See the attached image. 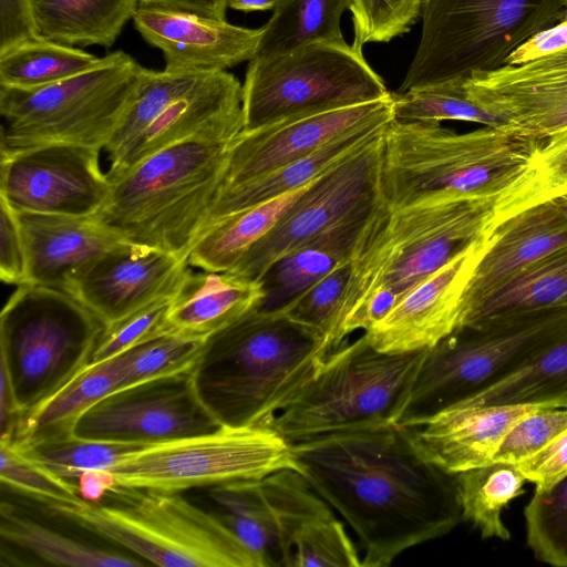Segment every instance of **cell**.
I'll return each instance as SVG.
<instances>
[{
	"instance_id": "6da1fadb",
	"label": "cell",
	"mask_w": 567,
	"mask_h": 567,
	"mask_svg": "<svg viewBox=\"0 0 567 567\" xmlns=\"http://www.w3.org/2000/svg\"><path fill=\"white\" fill-rule=\"evenodd\" d=\"M291 446L299 473L357 536L362 567L390 566L463 522L454 475L426 460L405 425H365Z\"/></svg>"
},
{
	"instance_id": "7a4b0ae2",
	"label": "cell",
	"mask_w": 567,
	"mask_h": 567,
	"mask_svg": "<svg viewBox=\"0 0 567 567\" xmlns=\"http://www.w3.org/2000/svg\"><path fill=\"white\" fill-rule=\"evenodd\" d=\"M494 207L487 199L441 198L389 208L380 199L351 255L328 341L331 351L382 319L420 282L480 240Z\"/></svg>"
},
{
	"instance_id": "3957f363",
	"label": "cell",
	"mask_w": 567,
	"mask_h": 567,
	"mask_svg": "<svg viewBox=\"0 0 567 567\" xmlns=\"http://www.w3.org/2000/svg\"><path fill=\"white\" fill-rule=\"evenodd\" d=\"M331 350L282 311L255 309L210 334L192 368L197 395L221 426H271Z\"/></svg>"
},
{
	"instance_id": "277c9868",
	"label": "cell",
	"mask_w": 567,
	"mask_h": 567,
	"mask_svg": "<svg viewBox=\"0 0 567 567\" xmlns=\"http://www.w3.org/2000/svg\"><path fill=\"white\" fill-rule=\"evenodd\" d=\"M543 141L489 126L457 133L439 122L393 118L382 136L381 200L389 208L441 198L496 205L517 186Z\"/></svg>"
},
{
	"instance_id": "5b68a950",
	"label": "cell",
	"mask_w": 567,
	"mask_h": 567,
	"mask_svg": "<svg viewBox=\"0 0 567 567\" xmlns=\"http://www.w3.org/2000/svg\"><path fill=\"white\" fill-rule=\"evenodd\" d=\"M231 142L190 138L143 158L110 182L94 218L124 243L188 261L223 188Z\"/></svg>"
},
{
	"instance_id": "8992f818",
	"label": "cell",
	"mask_w": 567,
	"mask_h": 567,
	"mask_svg": "<svg viewBox=\"0 0 567 567\" xmlns=\"http://www.w3.org/2000/svg\"><path fill=\"white\" fill-rule=\"evenodd\" d=\"M567 334V307L498 315L456 327L426 350L395 423L414 426L499 382Z\"/></svg>"
},
{
	"instance_id": "52a82bcc",
	"label": "cell",
	"mask_w": 567,
	"mask_h": 567,
	"mask_svg": "<svg viewBox=\"0 0 567 567\" xmlns=\"http://www.w3.org/2000/svg\"><path fill=\"white\" fill-rule=\"evenodd\" d=\"M117 505H52V514L163 567H257L216 513L179 493L121 488Z\"/></svg>"
},
{
	"instance_id": "ba28073f",
	"label": "cell",
	"mask_w": 567,
	"mask_h": 567,
	"mask_svg": "<svg viewBox=\"0 0 567 567\" xmlns=\"http://www.w3.org/2000/svg\"><path fill=\"white\" fill-rule=\"evenodd\" d=\"M104 324L72 295L18 286L0 315V375L22 416L92 360Z\"/></svg>"
},
{
	"instance_id": "9c48e42d",
	"label": "cell",
	"mask_w": 567,
	"mask_h": 567,
	"mask_svg": "<svg viewBox=\"0 0 567 567\" xmlns=\"http://www.w3.org/2000/svg\"><path fill=\"white\" fill-rule=\"evenodd\" d=\"M564 12V0H422L421 39L399 92L501 68Z\"/></svg>"
},
{
	"instance_id": "30bf717a",
	"label": "cell",
	"mask_w": 567,
	"mask_h": 567,
	"mask_svg": "<svg viewBox=\"0 0 567 567\" xmlns=\"http://www.w3.org/2000/svg\"><path fill=\"white\" fill-rule=\"evenodd\" d=\"M427 349L383 352L364 333L346 341L328 355L271 427L295 444L354 427L395 423Z\"/></svg>"
},
{
	"instance_id": "8fae6325",
	"label": "cell",
	"mask_w": 567,
	"mask_h": 567,
	"mask_svg": "<svg viewBox=\"0 0 567 567\" xmlns=\"http://www.w3.org/2000/svg\"><path fill=\"white\" fill-rule=\"evenodd\" d=\"M142 68L127 53L115 51L95 68L50 85H0L1 153L52 143L105 148Z\"/></svg>"
},
{
	"instance_id": "7c38bea8",
	"label": "cell",
	"mask_w": 567,
	"mask_h": 567,
	"mask_svg": "<svg viewBox=\"0 0 567 567\" xmlns=\"http://www.w3.org/2000/svg\"><path fill=\"white\" fill-rule=\"evenodd\" d=\"M390 96L362 50L347 42H316L249 61L243 84V131Z\"/></svg>"
},
{
	"instance_id": "4fadbf2b",
	"label": "cell",
	"mask_w": 567,
	"mask_h": 567,
	"mask_svg": "<svg viewBox=\"0 0 567 567\" xmlns=\"http://www.w3.org/2000/svg\"><path fill=\"white\" fill-rule=\"evenodd\" d=\"M298 471L292 446L271 426L227 427L124 453L110 468L117 487L181 493L274 472ZM299 472V471H298Z\"/></svg>"
},
{
	"instance_id": "5bb4252c",
	"label": "cell",
	"mask_w": 567,
	"mask_h": 567,
	"mask_svg": "<svg viewBox=\"0 0 567 567\" xmlns=\"http://www.w3.org/2000/svg\"><path fill=\"white\" fill-rule=\"evenodd\" d=\"M383 132L320 174L231 272L260 281L281 257L349 220L369 215L381 199Z\"/></svg>"
},
{
	"instance_id": "9a60e30c",
	"label": "cell",
	"mask_w": 567,
	"mask_h": 567,
	"mask_svg": "<svg viewBox=\"0 0 567 567\" xmlns=\"http://www.w3.org/2000/svg\"><path fill=\"white\" fill-rule=\"evenodd\" d=\"M216 515L257 567H293V543L310 519L332 512L296 470L210 487Z\"/></svg>"
},
{
	"instance_id": "2e32d148",
	"label": "cell",
	"mask_w": 567,
	"mask_h": 567,
	"mask_svg": "<svg viewBox=\"0 0 567 567\" xmlns=\"http://www.w3.org/2000/svg\"><path fill=\"white\" fill-rule=\"evenodd\" d=\"M220 426L199 400L190 369L111 392L83 413L73 436L141 447Z\"/></svg>"
},
{
	"instance_id": "e0dca14e",
	"label": "cell",
	"mask_w": 567,
	"mask_h": 567,
	"mask_svg": "<svg viewBox=\"0 0 567 567\" xmlns=\"http://www.w3.org/2000/svg\"><path fill=\"white\" fill-rule=\"evenodd\" d=\"M100 152L52 143L1 153L0 198L16 212L95 217L111 187Z\"/></svg>"
},
{
	"instance_id": "ac0fdd59",
	"label": "cell",
	"mask_w": 567,
	"mask_h": 567,
	"mask_svg": "<svg viewBox=\"0 0 567 567\" xmlns=\"http://www.w3.org/2000/svg\"><path fill=\"white\" fill-rule=\"evenodd\" d=\"M464 85L508 131L546 140L567 128V47L539 58L471 75Z\"/></svg>"
},
{
	"instance_id": "d6986e66",
	"label": "cell",
	"mask_w": 567,
	"mask_h": 567,
	"mask_svg": "<svg viewBox=\"0 0 567 567\" xmlns=\"http://www.w3.org/2000/svg\"><path fill=\"white\" fill-rule=\"evenodd\" d=\"M394 118L390 97L241 131L230 143L223 189L262 177L365 124Z\"/></svg>"
},
{
	"instance_id": "ffe728a7",
	"label": "cell",
	"mask_w": 567,
	"mask_h": 567,
	"mask_svg": "<svg viewBox=\"0 0 567 567\" xmlns=\"http://www.w3.org/2000/svg\"><path fill=\"white\" fill-rule=\"evenodd\" d=\"M244 128L243 85L226 71L209 73L166 105L137 135L107 152L109 182L143 158L190 138L233 141Z\"/></svg>"
},
{
	"instance_id": "44dd1931",
	"label": "cell",
	"mask_w": 567,
	"mask_h": 567,
	"mask_svg": "<svg viewBox=\"0 0 567 567\" xmlns=\"http://www.w3.org/2000/svg\"><path fill=\"white\" fill-rule=\"evenodd\" d=\"M188 261L162 250L123 243L100 257L70 295L109 326L144 306L173 296Z\"/></svg>"
},
{
	"instance_id": "7402d4cb",
	"label": "cell",
	"mask_w": 567,
	"mask_h": 567,
	"mask_svg": "<svg viewBox=\"0 0 567 567\" xmlns=\"http://www.w3.org/2000/svg\"><path fill=\"white\" fill-rule=\"evenodd\" d=\"M143 39L159 49L171 72H219L250 61L262 27L249 29L194 12L138 4L133 17Z\"/></svg>"
},
{
	"instance_id": "603a6c76",
	"label": "cell",
	"mask_w": 567,
	"mask_h": 567,
	"mask_svg": "<svg viewBox=\"0 0 567 567\" xmlns=\"http://www.w3.org/2000/svg\"><path fill=\"white\" fill-rule=\"evenodd\" d=\"M565 246L567 219L555 198L489 226L462 297L458 323L529 265Z\"/></svg>"
},
{
	"instance_id": "cb8c5ba5",
	"label": "cell",
	"mask_w": 567,
	"mask_h": 567,
	"mask_svg": "<svg viewBox=\"0 0 567 567\" xmlns=\"http://www.w3.org/2000/svg\"><path fill=\"white\" fill-rule=\"evenodd\" d=\"M482 238L420 282L363 331L368 341L379 351L410 352L431 348L450 334L457 327L462 297Z\"/></svg>"
},
{
	"instance_id": "d4e9b609",
	"label": "cell",
	"mask_w": 567,
	"mask_h": 567,
	"mask_svg": "<svg viewBox=\"0 0 567 567\" xmlns=\"http://www.w3.org/2000/svg\"><path fill=\"white\" fill-rule=\"evenodd\" d=\"M547 404L480 405L457 402L410 429L420 452L450 475L494 462L511 427Z\"/></svg>"
},
{
	"instance_id": "484cf974",
	"label": "cell",
	"mask_w": 567,
	"mask_h": 567,
	"mask_svg": "<svg viewBox=\"0 0 567 567\" xmlns=\"http://www.w3.org/2000/svg\"><path fill=\"white\" fill-rule=\"evenodd\" d=\"M16 213L25 250V284L71 293L100 257L124 243L94 217Z\"/></svg>"
},
{
	"instance_id": "4316f807",
	"label": "cell",
	"mask_w": 567,
	"mask_h": 567,
	"mask_svg": "<svg viewBox=\"0 0 567 567\" xmlns=\"http://www.w3.org/2000/svg\"><path fill=\"white\" fill-rule=\"evenodd\" d=\"M264 293L261 281L231 271L189 269L172 297L168 330L206 339L258 309Z\"/></svg>"
},
{
	"instance_id": "83f0119b",
	"label": "cell",
	"mask_w": 567,
	"mask_h": 567,
	"mask_svg": "<svg viewBox=\"0 0 567 567\" xmlns=\"http://www.w3.org/2000/svg\"><path fill=\"white\" fill-rule=\"evenodd\" d=\"M123 371L124 352L107 360L90 362L60 390L22 416L10 443L29 447L72 437L83 413L120 389Z\"/></svg>"
},
{
	"instance_id": "f1b7e54d",
	"label": "cell",
	"mask_w": 567,
	"mask_h": 567,
	"mask_svg": "<svg viewBox=\"0 0 567 567\" xmlns=\"http://www.w3.org/2000/svg\"><path fill=\"white\" fill-rule=\"evenodd\" d=\"M391 121H377L354 128L313 153L262 177L220 190L204 230L225 216L258 206L306 186L332 165L374 140Z\"/></svg>"
},
{
	"instance_id": "f546056e",
	"label": "cell",
	"mask_w": 567,
	"mask_h": 567,
	"mask_svg": "<svg viewBox=\"0 0 567 567\" xmlns=\"http://www.w3.org/2000/svg\"><path fill=\"white\" fill-rule=\"evenodd\" d=\"M370 214L349 220L278 259L260 279L265 293L258 309H284L337 266L350 260Z\"/></svg>"
},
{
	"instance_id": "4dcf8cb0",
	"label": "cell",
	"mask_w": 567,
	"mask_h": 567,
	"mask_svg": "<svg viewBox=\"0 0 567 567\" xmlns=\"http://www.w3.org/2000/svg\"><path fill=\"white\" fill-rule=\"evenodd\" d=\"M140 0H31L40 38L66 45L111 48Z\"/></svg>"
},
{
	"instance_id": "1f68e13d",
	"label": "cell",
	"mask_w": 567,
	"mask_h": 567,
	"mask_svg": "<svg viewBox=\"0 0 567 567\" xmlns=\"http://www.w3.org/2000/svg\"><path fill=\"white\" fill-rule=\"evenodd\" d=\"M312 182L272 200L225 216L208 226L193 246L188 265L207 271H231Z\"/></svg>"
},
{
	"instance_id": "d6a6232c",
	"label": "cell",
	"mask_w": 567,
	"mask_h": 567,
	"mask_svg": "<svg viewBox=\"0 0 567 567\" xmlns=\"http://www.w3.org/2000/svg\"><path fill=\"white\" fill-rule=\"evenodd\" d=\"M350 0H279L262 27L252 59L289 53L316 42L344 43L341 17Z\"/></svg>"
},
{
	"instance_id": "836d02e7",
	"label": "cell",
	"mask_w": 567,
	"mask_h": 567,
	"mask_svg": "<svg viewBox=\"0 0 567 567\" xmlns=\"http://www.w3.org/2000/svg\"><path fill=\"white\" fill-rule=\"evenodd\" d=\"M563 307H567V246L529 265L471 310L458 326L498 315Z\"/></svg>"
},
{
	"instance_id": "e575fe53",
	"label": "cell",
	"mask_w": 567,
	"mask_h": 567,
	"mask_svg": "<svg viewBox=\"0 0 567 567\" xmlns=\"http://www.w3.org/2000/svg\"><path fill=\"white\" fill-rule=\"evenodd\" d=\"M463 520L480 530L482 538L509 540L502 519L503 508L525 493V476L514 465L493 462L454 475Z\"/></svg>"
},
{
	"instance_id": "d590c367",
	"label": "cell",
	"mask_w": 567,
	"mask_h": 567,
	"mask_svg": "<svg viewBox=\"0 0 567 567\" xmlns=\"http://www.w3.org/2000/svg\"><path fill=\"white\" fill-rule=\"evenodd\" d=\"M0 534L3 543L22 548L43 563L72 567H131L142 560L73 539L1 505Z\"/></svg>"
},
{
	"instance_id": "8d00e7d4",
	"label": "cell",
	"mask_w": 567,
	"mask_h": 567,
	"mask_svg": "<svg viewBox=\"0 0 567 567\" xmlns=\"http://www.w3.org/2000/svg\"><path fill=\"white\" fill-rule=\"evenodd\" d=\"M460 402L547 404L567 409V334L515 373Z\"/></svg>"
},
{
	"instance_id": "74e56055",
	"label": "cell",
	"mask_w": 567,
	"mask_h": 567,
	"mask_svg": "<svg viewBox=\"0 0 567 567\" xmlns=\"http://www.w3.org/2000/svg\"><path fill=\"white\" fill-rule=\"evenodd\" d=\"M101 62L102 58L81 49L37 38L0 54V85L37 89L86 72Z\"/></svg>"
},
{
	"instance_id": "f35d334b",
	"label": "cell",
	"mask_w": 567,
	"mask_h": 567,
	"mask_svg": "<svg viewBox=\"0 0 567 567\" xmlns=\"http://www.w3.org/2000/svg\"><path fill=\"white\" fill-rule=\"evenodd\" d=\"M464 82L449 81L392 93L394 118L439 123L455 120L508 130V123L502 116L484 109L468 95Z\"/></svg>"
},
{
	"instance_id": "ab89813d",
	"label": "cell",
	"mask_w": 567,
	"mask_h": 567,
	"mask_svg": "<svg viewBox=\"0 0 567 567\" xmlns=\"http://www.w3.org/2000/svg\"><path fill=\"white\" fill-rule=\"evenodd\" d=\"M567 195V128L542 142L517 186L494 207L492 224L528 206Z\"/></svg>"
},
{
	"instance_id": "60d3db41",
	"label": "cell",
	"mask_w": 567,
	"mask_h": 567,
	"mask_svg": "<svg viewBox=\"0 0 567 567\" xmlns=\"http://www.w3.org/2000/svg\"><path fill=\"white\" fill-rule=\"evenodd\" d=\"M527 545L543 563L567 567V476L535 491L524 509Z\"/></svg>"
},
{
	"instance_id": "b9f144b4",
	"label": "cell",
	"mask_w": 567,
	"mask_h": 567,
	"mask_svg": "<svg viewBox=\"0 0 567 567\" xmlns=\"http://www.w3.org/2000/svg\"><path fill=\"white\" fill-rule=\"evenodd\" d=\"M205 339L164 331L124 351L121 388L188 371L195 364Z\"/></svg>"
},
{
	"instance_id": "7bdbcfd3",
	"label": "cell",
	"mask_w": 567,
	"mask_h": 567,
	"mask_svg": "<svg viewBox=\"0 0 567 567\" xmlns=\"http://www.w3.org/2000/svg\"><path fill=\"white\" fill-rule=\"evenodd\" d=\"M138 446L72 436L62 441L19 449L33 462L74 483L83 471L110 470L124 453Z\"/></svg>"
},
{
	"instance_id": "ee69618b",
	"label": "cell",
	"mask_w": 567,
	"mask_h": 567,
	"mask_svg": "<svg viewBox=\"0 0 567 567\" xmlns=\"http://www.w3.org/2000/svg\"><path fill=\"white\" fill-rule=\"evenodd\" d=\"M293 567H362L344 524L333 512L308 520L293 543Z\"/></svg>"
},
{
	"instance_id": "f6af8a7d",
	"label": "cell",
	"mask_w": 567,
	"mask_h": 567,
	"mask_svg": "<svg viewBox=\"0 0 567 567\" xmlns=\"http://www.w3.org/2000/svg\"><path fill=\"white\" fill-rule=\"evenodd\" d=\"M0 480L10 488L52 505H80L76 485L29 458L18 446L0 441Z\"/></svg>"
},
{
	"instance_id": "bcb514c9",
	"label": "cell",
	"mask_w": 567,
	"mask_h": 567,
	"mask_svg": "<svg viewBox=\"0 0 567 567\" xmlns=\"http://www.w3.org/2000/svg\"><path fill=\"white\" fill-rule=\"evenodd\" d=\"M354 39L362 50L369 42H389L410 31L421 18L422 0H350Z\"/></svg>"
},
{
	"instance_id": "7dc6e473",
	"label": "cell",
	"mask_w": 567,
	"mask_h": 567,
	"mask_svg": "<svg viewBox=\"0 0 567 567\" xmlns=\"http://www.w3.org/2000/svg\"><path fill=\"white\" fill-rule=\"evenodd\" d=\"M349 275L350 260L337 266L279 311H282L296 322L317 331L329 347V337Z\"/></svg>"
},
{
	"instance_id": "c3c4849f",
	"label": "cell",
	"mask_w": 567,
	"mask_h": 567,
	"mask_svg": "<svg viewBox=\"0 0 567 567\" xmlns=\"http://www.w3.org/2000/svg\"><path fill=\"white\" fill-rule=\"evenodd\" d=\"M173 296L153 301L128 316L105 326L91 362L103 361L118 355L167 331V313Z\"/></svg>"
},
{
	"instance_id": "681fc988",
	"label": "cell",
	"mask_w": 567,
	"mask_h": 567,
	"mask_svg": "<svg viewBox=\"0 0 567 567\" xmlns=\"http://www.w3.org/2000/svg\"><path fill=\"white\" fill-rule=\"evenodd\" d=\"M566 427V408L539 409L511 427L496 452L494 462L517 464L537 453Z\"/></svg>"
},
{
	"instance_id": "f907efd6",
	"label": "cell",
	"mask_w": 567,
	"mask_h": 567,
	"mask_svg": "<svg viewBox=\"0 0 567 567\" xmlns=\"http://www.w3.org/2000/svg\"><path fill=\"white\" fill-rule=\"evenodd\" d=\"M535 491H544L567 476V427L534 455L514 464Z\"/></svg>"
},
{
	"instance_id": "816d5d0a",
	"label": "cell",
	"mask_w": 567,
	"mask_h": 567,
	"mask_svg": "<svg viewBox=\"0 0 567 567\" xmlns=\"http://www.w3.org/2000/svg\"><path fill=\"white\" fill-rule=\"evenodd\" d=\"M1 244L0 278L8 285H23L27 279L25 250L17 213L0 198Z\"/></svg>"
},
{
	"instance_id": "f5cc1de1",
	"label": "cell",
	"mask_w": 567,
	"mask_h": 567,
	"mask_svg": "<svg viewBox=\"0 0 567 567\" xmlns=\"http://www.w3.org/2000/svg\"><path fill=\"white\" fill-rule=\"evenodd\" d=\"M37 38L31 0H0V54Z\"/></svg>"
},
{
	"instance_id": "db71d44e",
	"label": "cell",
	"mask_w": 567,
	"mask_h": 567,
	"mask_svg": "<svg viewBox=\"0 0 567 567\" xmlns=\"http://www.w3.org/2000/svg\"><path fill=\"white\" fill-rule=\"evenodd\" d=\"M567 47V20H560L523 43L505 64H519Z\"/></svg>"
},
{
	"instance_id": "11a10c76",
	"label": "cell",
	"mask_w": 567,
	"mask_h": 567,
	"mask_svg": "<svg viewBox=\"0 0 567 567\" xmlns=\"http://www.w3.org/2000/svg\"><path fill=\"white\" fill-rule=\"evenodd\" d=\"M74 484L81 497L89 503H99L117 489L115 477L110 470H87L80 473Z\"/></svg>"
},
{
	"instance_id": "9f6ffc18",
	"label": "cell",
	"mask_w": 567,
	"mask_h": 567,
	"mask_svg": "<svg viewBox=\"0 0 567 567\" xmlns=\"http://www.w3.org/2000/svg\"><path fill=\"white\" fill-rule=\"evenodd\" d=\"M140 4L184 10L203 17L226 20L228 0H140Z\"/></svg>"
},
{
	"instance_id": "6f0895ef",
	"label": "cell",
	"mask_w": 567,
	"mask_h": 567,
	"mask_svg": "<svg viewBox=\"0 0 567 567\" xmlns=\"http://www.w3.org/2000/svg\"><path fill=\"white\" fill-rule=\"evenodd\" d=\"M279 0H228V8L237 11H267L274 10Z\"/></svg>"
},
{
	"instance_id": "680465c9",
	"label": "cell",
	"mask_w": 567,
	"mask_h": 567,
	"mask_svg": "<svg viewBox=\"0 0 567 567\" xmlns=\"http://www.w3.org/2000/svg\"><path fill=\"white\" fill-rule=\"evenodd\" d=\"M567 219V195L555 198Z\"/></svg>"
},
{
	"instance_id": "91938a15",
	"label": "cell",
	"mask_w": 567,
	"mask_h": 567,
	"mask_svg": "<svg viewBox=\"0 0 567 567\" xmlns=\"http://www.w3.org/2000/svg\"><path fill=\"white\" fill-rule=\"evenodd\" d=\"M564 4H565V12H564V17L561 20H567V0H564Z\"/></svg>"
}]
</instances>
